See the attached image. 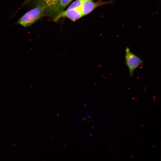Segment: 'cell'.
<instances>
[{"mask_svg":"<svg viewBox=\"0 0 161 161\" xmlns=\"http://www.w3.org/2000/svg\"><path fill=\"white\" fill-rule=\"evenodd\" d=\"M89 0H76L71 4L67 9H80L83 4Z\"/></svg>","mask_w":161,"mask_h":161,"instance_id":"cell-6","label":"cell"},{"mask_svg":"<svg viewBox=\"0 0 161 161\" xmlns=\"http://www.w3.org/2000/svg\"><path fill=\"white\" fill-rule=\"evenodd\" d=\"M113 1H104V0H99L95 2L92 0H89L85 2L80 8L83 16H86L93 11L95 8L103 5L111 4Z\"/></svg>","mask_w":161,"mask_h":161,"instance_id":"cell-4","label":"cell"},{"mask_svg":"<svg viewBox=\"0 0 161 161\" xmlns=\"http://www.w3.org/2000/svg\"><path fill=\"white\" fill-rule=\"evenodd\" d=\"M83 16L80 9H67L57 14L53 18L54 21H56L62 18H67L75 21Z\"/></svg>","mask_w":161,"mask_h":161,"instance_id":"cell-5","label":"cell"},{"mask_svg":"<svg viewBox=\"0 0 161 161\" xmlns=\"http://www.w3.org/2000/svg\"><path fill=\"white\" fill-rule=\"evenodd\" d=\"M86 117L88 119H89L91 118V115L89 114H86Z\"/></svg>","mask_w":161,"mask_h":161,"instance_id":"cell-9","label":"cell"},{"mask_svg":"<svg viewBox=\"0 0 161 161\" xmlns=\"http://www.w3.org/2000/svg\"><path fill=\"white\" fill-rule=\"evenodd\" d=\"M125 61L130 77L133 75L134 71L143 63V61L133 53L128 47L125 49Z\"/></svg>","mask_w":161,"mask_h":161,"instance_id":"cell-2","label":"cell"},{"mask_svg":"<svg viewBox=\"0 0 161 161\" xmlns=\"http://www.w3.org/2000/svg\"><path fill=\"white\" fill-rule=\"evenodd\" d=\"M35 7L28 11L18 20L17 23L26 27L30 26L46 16L44 7L41 5L35 4Z\"/></svg>","mask_w":161,"mask_h":161,"instance_id":"cell-1","label":"cell"},{"mask_svg":"<svg viewBox=\"0 0 161 161\" xmlns=\"http://www.w3.org/2000/svg\"><path fill=\"white\" fill-rule=\"evenodd\" d=\"M72 0H60L58 10V14L64 11L65 8Z\"/></svg>","mask_w":161,"mask_h":161,"instance_id":"cell-7","label":"cell"},{"mask_svg":"<svg viewBox=\"0 0 161 161\" xmlns=\"http://www.w3.org/2000/svg\"><path fill=\"white\" fill-rule=\"evenodd\" d=\"M60 1V0H36L35 4H40L44 7L46 16L54 18L58 14Z\"/></svg>","mask_w":161,"mask_h":161,"instance_id":"cell-3","label":"cell"},{"mask_svg":"<svg viewBox=\"0 0 161 161\" xmlns=\"http://www.w3.org/2000/svg\"><path fill=\"white\" fill-rule=\"evenodd\" d=\"M34 0H25L24 2L22 4L21 7H22L24 5H26L30 3L31 2Z\"/></svg>","mask_w":161,"mask_h":161,"instance_id":"cell-8","label":"cell"}]
</instances>
